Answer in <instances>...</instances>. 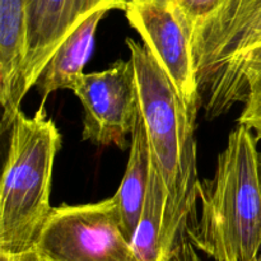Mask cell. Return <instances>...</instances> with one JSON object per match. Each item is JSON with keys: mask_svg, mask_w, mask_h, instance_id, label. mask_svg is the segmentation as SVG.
<instances>
[{"mask_svg": "<svg viewBox=\"0 0 261 261\" xmlns=\"http://www.w3.org/2000/svg\"><path fill=\"white\" fill-rule=\"evenodd\" d=\"M0 261H41L35 249L22 254H8L0 251Z\"/></svg>", "mask_w": 261, "mask_h": 261, "instance_id": "14", "label": "cell"}, {"mask_svg": "<svg viewBox=\"0 0 261 261\" xmlns=\"http://www.w3.org/2000/svg\"><path fill=\"white\" fill-rule=\"evenodd\" d=\"M198 206L189 228L195 249L217 261L260 260L259 150L257 139L244 125L229 134L214 177L200 181Z\"/></svg>", "mask_w": 261, "mask_h": 261, "instance_id": "2", "label": "cell"}, {"mask_svg": "<svg viewBox=\"0 0 261 261\" xmlns=\"http://www.w3.org/2000/svg\"><path fill=\"white\" fill-rule=\"evenodd\" d=\"M126 18L196 120L201 107L193 32L173 0H127Z\"/></svg>", "mask_w": 261, "mask_h": 261, "instance_id": "6", "label": "cell"}, {"mask_svg": "<svg viewBox=\"0 0 261 261\" xmlns=\"http://www.w3.org/2000/svg\"><path fill=\"white\" fill-rule=\"evenodd\" d=\"M98 9H126V0H28L27 92L36 86L56 48L83 18Z\"/></svg>", "mask_w": 261, "mask_h": 261, "instance_id": "8", "label": "cell"}, {"mask_svg": "<svg viewBox=\"0 0 261 261\" xmlns=\"http://www.w3.org/2000/svg\"><path fill=\"white\" fill-rule=\"evenodd\" d=\"M259 166H260V177H261V152H259ZM260 261H261V256H260Z\"/></svg>", "mask_w": 261, "mask_h": 261, "instance_id": "15", "label": "cell"}, {"mask_svg": "<svg viewBox=\"0 0 261 261\" xmlns=\"http://www.w3.org/2000/svg\"><path fill=\"white\" fill-rule=\"evenodd\" d=\"M73 92L84 109L82 139L126 149L127 135L140 110L132 60H119L106 70L84 74Z\"/></svg>", "mask_w": 261, "mask_h": 261, "instance_id": "7", "label": "cell"}, {"mask_svg": "<svg viewBox=\"0 0 261 261\" xmlns=\"http://www.w3.org/2000/svg\"><path fill=\"white\" fill-rule=\"evenodd\" d=\"M33 249L41 261H138L114 196L54 208Z\"/></svg>", "mask_w": 261, "mask_h": 261, "instance_id": "5", "label": "cell"}, {"mask_svg": "<svg viewBox=\"0 0 261 261\" xmlns=\"http://www.w3.org/2000/svg\"><path fill=\"white\" fill-rule=\"evenodd\" d=\"M28 0H0V98L15 103L27 94Z\"/></svg>", "mask_w": 261, "mask_h": 261, "instance_id": "9", "label": "cell"}, {"mask_svg": "<svg viewBox=\"0 0 261 261\" xmlns=\"http://www.w3.org/2000/svg\"><path fill=\"white\" fill-rule=\"evenodd\" d=\"M130 137L132 140L126 170L114 199L119 206L122 231L125 237L132 242L139 226L143 206L147 198L152 166L149 140L140 110Z\"/></svg>", "mask_w": 261, "mask_h": 261, "instance_id": "11", "label": "cell"}, {"mask_svg": "<svg viewBox=\"0 0 261 261\" xmlns=\"http://www.w3.org/2000/svg\"><path fill=\"white\" fill-rule=\"evenodd\" d=\"M194 33L203 27L223 5L224 0H173Z\"/></svg>", "mask_w": 261, "mask_h": 261, "instance_id": "12", "label": "cell"}, {"mask_svg": "<svg viewBox=\"0 0 261 261\" xmlns=\"http://www.w3.org/2000/svg\"><path fill=\"white\" fill-rule=\"evenodd\" d=\"M61 135L41 103L32 117L22 111L9 135L0 182V251L22 254L35 247L50 217V194Z\"/></svg>", "mask_w": 261, "mask_h": 261, "instance_id": "3", "label": "cell"}, {"mask_svg": "<svg viewBox=\"0 0 261 261\" xmlns=\"http://www.w3.org/2000/svg\"><path fill=\"white\" fill-rule=\"evenodd\" d=\"M140 112L153 162L167 191L163 237L167 261H200L189 237L196 209L198 176L195 121L167 74L144 45L127 38Z\"/></svg>", "mask_w": 261, "mask_h": 261, "instance_id": "1", "label": "cell"}, {"mask_svg": "<svg viewBox=\"0 0 261 261\" xmlns=\"http://www.w3.org/2000/svg\"><path fill=\"white\" fill-rule=\"evenodd\" d=\"M259 261H260V260H259Z\"/></svg>", "mask_w": 261, "mask_h": 261, "instance_id": "17", "label": "cell"}, {"mask_svg": "<svg viewBox=\"0 0 261 261\" xmlns=\"http://www.w3.org/2000/svg\"><path fill=\"white\" fill-rule=\"evenodd\" d=\"M193 51L206 119L245 103L261 71V0H224L194 33Z\"/></svg>", "mask_w": 261, "mask_h": 261, "instance_id": "4", "label": "cell"}, {"mask_svg": "<svg viewBox=\"0 0 261 261\" xmlns=\"http://www.w3.org/2000/svg\"><path fill=\"white\" fill-rule=\"evenodd\" d=\"M239 125L256 133V139H261V71L251 82L245 107L239 117Z\"/></svg>", "mask_w": 261, "mask_h": 261, "instance_id": "13", "label": "cell"}, {"mask_svg": "<svg viewBox=\"0 0 261 261\" xmlns=\"http://www.w3.org/2000/svg\"><path fill=\"white\" fill-rule=\"evenodd\" d=\"M107 12L110 10L98 9L83 18L56 48L35 86L42 97V103L58 89H75L93 53L97 27Z\"/></svg>", "mask_w": 261, "mask_h": 261, "instance_id": "10", "label": "cell"}, {"mask_svg": "<svg viewBox=\"0 0 261 261\" xmlns=\"http://www.w3.org/2000/svg\"><path fill=\"white\" fill-rule=\"evenodd\" d=\"M126 3H127V0H126Z\"/></svg>", "mask_w": 261, "mask_h": 261, "instance_id": "16", "label": "cell"}]
</instances>
